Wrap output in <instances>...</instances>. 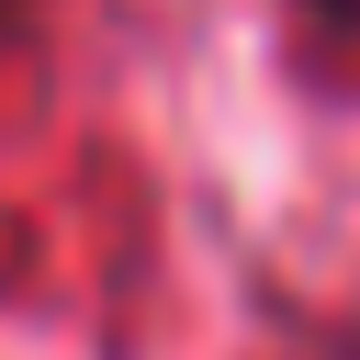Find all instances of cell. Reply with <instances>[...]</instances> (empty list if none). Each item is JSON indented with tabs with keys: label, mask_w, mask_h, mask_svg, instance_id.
Wrapping results in <instances>:
<instances>
[{
	"label": "cell",
	"mask_w": 360,
	"mask_h": 360,
	"mask_svg": "<svg viewBox=\"0 0 360 360\" xmlns=\"http://www.w3.org/2000/svg\"><path fill=\"white\" fill-rule=\"evenodd\" d=\"M304 11H326V22H360V0H304Z\"/></svg>",
	"instance_id": "6da1fadb"
}]
</instances>
